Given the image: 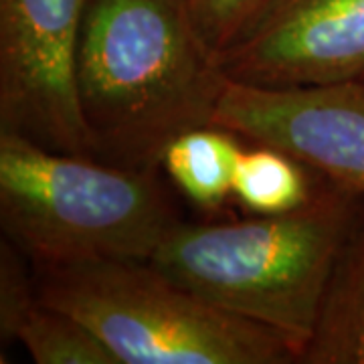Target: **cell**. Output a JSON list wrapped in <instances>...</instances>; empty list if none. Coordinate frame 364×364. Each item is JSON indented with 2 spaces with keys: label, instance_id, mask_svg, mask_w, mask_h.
<instances>
[{
  "label": "cell",
  "instance_id": "obj_1",
  "mask_svg": "<svg viewBox=\"0 0 364 364\" xmlns=\"http://www.w3.org/2000/svg\"><path fill=\"white\" fill-rule=\"evenodd\" d=\"M75 81L93 158L160 168L182 132L215 124L227 77L186 0H90Z\"/></svg>",
  "mask_w": 364,
  "mask_h": 364
},
{
  "label": "cell",
  "instance_id": "obj_2",
  "mask_svg": "<svg viewBox=\"0 0 364 364\" xmlns=\"http://www.w3.org/2000/svg\"><path fill=\"white\" fill-rule=\"evenodd\" d=\"M363 198L322 178L312 198L291 213L229 223L181 221L150 263L225 312L284 334L299 363Z\"/></svg>",
  "mask_w": 364,
  "mask_h": 364
},
{
  "label": "cell",
  "instance_id": "obj_3",
  "mask_svg": "<svg viewBox=\"0 0 364 364\" xmlns=\"http://www.w3.org/2000/svg\"><path fill=\"white\" fill-rule=\"evenodd\" d=\"M0 223L39 267L150 261L181 215L158 168L55 152L0 132Z\"/></svg>",
  "mask_w": 364,
  "mask_h": 364
},
{
  "label": "cell",
  "instance_id": "obj_4",
  "mask_svg": "<svg viewBox=\"0 0 364 364\" xmlns=\"http://www.w3.org/2000/svg\"><path fill=\"white\" fill-rule=\"evenodd\" d=\"M43 304L91 328L119 364H291L294 344L225 312L150 261L35 267Z\"/></svg>",
  "mask_w": 364,
  "mask_h": 364
},
{
  "label": "cell",
  "instance_id": "obj_5",
  "mask_svg": "<svg viewBox=\"0 0 364 364\" xmlns=\"http://www.w3.org/2000/svg\"><path fill=\"white\" fill-rule=\"evenodd\" d=\"M90 0H0V132L90 156L75 57Z\"/></svg>",
  "mask_w": 364,
  "mask_h": 364
},
{
  "label": "cell",
  "instance_id": "obj_6",
  "mask_svg": "<svg viewBox=\"0 0 364 364\" xmlns=\"http://www.w3.org/2000/svg\"><path fill=\"white\" fill-rule=\"evenodd\" d=\"M217 63L265 90L364 83V0H269Z\"/></svg>",
  "mask_w": 364,
  "mask_h": 364
},
{
  "label": "cell",
  "instance_id": "obj_7",
  "mask_svg": "<svg viewBox=\"0 0 364 364\" xmlns=\"http://www.w3.org/2000/svg\"><path fill=\"white\" fill-rule=\"evenodd\" d=\"M215 126L279 148L364 196V83L265 90L227 79Z\"/></svg>",
  "mask_w": 364,
  "mask_h": 364
},
{
  "label": "cell",
  "instance_id": "obj_8",
  "mask_svg": "<svg viewBox=\"0 0 364 364\" xmlns=\"http://www.w3.org/2000/svg\"><path fill=\"white\" fill-rule=\"evenodd\" d=\"M299 364H364V198L330 269Z\"/></svg>",
  "mask_w": 364,
  "mask_h": 364
},
{
  "label": "cell",
  "instance_id": "obj_9",
  "mask_svg": "<svg viewBox=\"0 0 364 364\" xmlns=\"http://www.w3.org/2000/svg\"><path fill=\"white\" fill-rule=\"evenodd\" d=\"M243 142L241 136L215 124L182 132L166 146L160 168L193 205L219 210L233 196Z\"/></svg>",
  "mask_w": 364,
  "mask_h": 364
},
{
  "label": "cell",
  "instance_id": "obj_10",
  "mask_svg": "<svg viewBox=\"0 0 364 364\" xmlns=\"http://www.w3.org/2000/svg\"><path fill=\"white\" fill-rule=\"evenodd\" d=\"M312 168L298 158L267 144L245 148L237 164L235 200L251 215H284L304 207L318 191Z\"/></svg>",
  "mask_w": 364,
  "mask_h": 364
},
{
  "label": "cell",
  "instance_id": "obj_11",
  "mask_svg": "<svg viewBox=\"0 0 364 364\" xmlns=\"http://www.w3.org/2000/svg\"><path fill=\"white\" fill-rule=\"evenodd\" d=\"M18 342L37 364H119L91 328L41 299L21 328Z\"/></svg>",
  "mask_w": 364,
  "mask_h": 364
},
{
  "label": "cell",
  "instance_id": "obj_12",
  "mask_svg": "<svg viewBox=\"0 0 364 364\" xmlns=\"http://www.w3.org/2000/svg\"><path fill=\"white\" fill-rule=\"evenodd\" d=\"M26 255L6 237L0 243V346L18 340L21 328L39 304L37 282L26 272Z\"/></svg>",
  "mask_w": 364,
  "mask_h": 364
},
{
  "label": "cell",
  "instance_id": "obj_13",
  "mask_svg": "<svg viewBox=\"0 0 364 364\" xmlns=\"http://www.w3.org/2000/svg\"><path fill=\"white\" fill-rule=\"evenodd\" d=\"M200 39L217 59L259 16L269 0H186Z\"/></svg>",
  "mask_w": 364,
  "mask_h": 364
}]
</instances>
